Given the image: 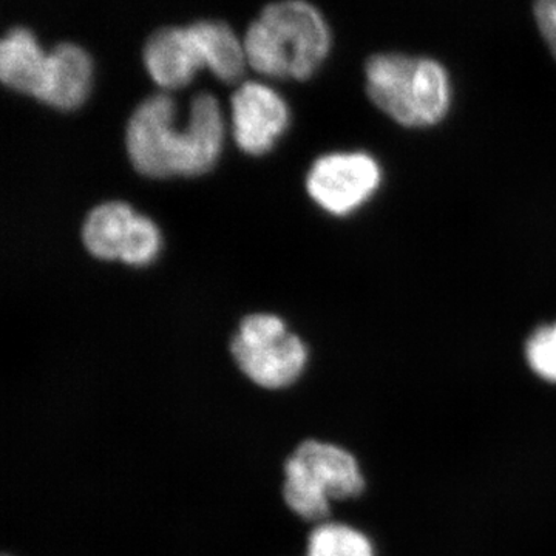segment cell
Masks as SVG:
<instances>
[{"label": "cell", "mask_w": 556, "mask_h": 556, "mask_svg": "<svg viewBox=\"0 0 556 556\" xmlns=\"http://www.w3.org/2000/svg\"><path fill=\"white\" fill-rule=\"evenodd\" d=\"M161 251V232L152 219L138 215L127 239L121 262L130 266H148Z\"/></svg>", "instance_id": "15"}, {"label": "cell", "mask_w": 556, "mask_h": 556, "mask_svg": "<svg viewBox=\"0 0 556 556\" xmlns=\"http://www.w3.org/2000/svg\"><path fill=\"white\" fill-rule=\"evenodd\" d=\"M188 153L182 177L207 174L217 164L225 142V118L217 98L201 93L190 104Z\"/></svg>", "instance_id": "10"}, {"label": "cell", "mask_w": 556, "mask_h": 556, "mask_svg": "<svg viewBox=\"0 0 556 556\" xmlns=\"http://www.w3.org/2000/svg\"><path fill=\"white\" fill-rule=\"evenodd\" d=\"M127 153L139 174L149 178L182 177L188 134L177 129V105L167 94L139 104L126 131Z\"/></svg>", "instance_id": "5"}, {"label": "cell", "mask_w": 556, "mask_h": 556, "mask_svg": "<svg viewBox=\"0 0 556 556\" xmlns=\"http://www.w3.org/2000/svg\"><path fill=\"white\" fill-rule=\"evenodd\" d=\"M0 556H16L14 554H10V552H2V555Z\"/></svg>", "instance_id": "19"}, {"label": "cell", "mask_w": 556, "mask_h": 556, "mask_svg": "<svg viewBox=\"0 0 556 556\" xmlns=\"http://www.w3.org/2000/svg\"><path fill=\"white\" fill-rule=\"evenodd\" d=\"M372 104L399 126H438L452 105V80L441 62L402 53H379L365 65Z\"/></svg>", "instance_id": "2"}, {"label": "cell", "mask_w": 556, "mask_h": 556, "mask_svg": "<svg viewBox=\"0 0 556 556\" xmlns=\"http://www.w3.org/2000/svg\"><path fill=\"white\" fill-rule=\"evenodd\" d=\"M144 64L150 78L166 90L182 89L204 68L189 27L163 28L150 36L144 49Z\"/></svg>", "instance_id": "8"}, {"label": "cell", "mask_w": 556, "mask_h": 556, "mask_svg": "<svg viewBox=\"0 0 556 556\" xmlns=\"http://www.w3.org/2000/svg\"><path fill=\"white\" fill-rule=\"evenodd\" d=\"M199 481H204V479H199ZM206 482H215V481H206ZM219 485H225L226 482H218Z\"/></svg>", "instance_id": "20"}, {"label": "cell", "mask_w": 556, "mask_h": 556, "mask_svg": "<svg viewBox=\"0 0 556 556\" xmlns=\"http://www.w3.org/2000/svg\"><path fill=\"white\" fill-rule=\"evenodd\" d=\"M170 556H177V555H170Z\"/></svg>", "instance_id": "21"}, {"label": "cell", "mask_w": 556, "mask_h": 556, "mask_svg": "<svg viewBox=\"0 0 556 556\" xmlns=\"http://www.w3.org/2000/svg\"><path fill=\"white\" fill-rule=\"evenodd\" d=\"M233 138L244 153L262 156L270 152L289 126V109L276 90L247 83L230 100Z\"/></svg>", "instance_id": "7"}, {"label": "cell", "mask_w": 556, "mask_h": 556, "mask_svg": "<svg viewBox=\"0 0 556 556\" xmlns=\"http://www.w3.org/2000/svg\"><path fill=\"white\" fill-rule=\"evenodd\" d=\"M526 361L536 376L556 383V321L532 332L526 343Z\"/></svg>", "instance_id": "16"}, {"label": "cell", "mask_w": 556, "mask_h": 556, "mask_svg": "<svg viewBox=\"0 0 556 556\" xmlns=\"http://www.w3.org/2000/svg\"><path fill=\"white\" fill-rule=\"evenodd\" d=\"M135 218L134 208L121 201L94 207L84 223V247L93 257L108 262L121 260Z\"/></svg>", "instance_id": "13"}, {"label": "cell", "mask_w": 556, "mask_h": 556, "mask_svg": "<svg viewBox=\"0 0 556 556\" xmlns=\"http://www.w3.org/2000/svg\"><path fill=\"white\" fill-rule=\"evenodd\" d=\"M364 489L356 457L334 442L302 439L281 467V500L306 525L328 521L334 501L354 500Z\"/></svg>", "instance_id": "3"}, {"label": "cell", "mask_w": 556, "mask_h": 556, "mask_svg": "<svg viewBox=\"0 0 556 556\" xmlns=\"http://www.w3.org/2000/svg\"><path fill=\"white\" fill-rule=\"evenodd\" d=\"M93 62L89 53L75 43H61L50 51L38 100L62 112L76 110L89 98Z\"/></svg>", "instance_id": "9"}, {"label": "cell", "mask_w": 556, "mask_h": 556, "mask_svg": "<svg viewBox=\"0 0 556 556\" xmlns=\"http://www.w3.org/2000/svg\"><path fill=\"white\" fill-rule=\"evenodd\" d=\"M230 354L241 375L252 386L269 393L295 386L309 361L303 340L273 314L243 318L230 342Z\"/></svg>", "instance_id": "4"}, {"label": "cell", "mask_w": 556, "mask_h": 556, "mask_svg": "<svg viewBox=\"0 0 556 556\" xmlns=\"http://www.w3.org/2000/svg\"><path fill=\"white\" fill-rule=\"evenodd\" d=\"M533 16L536 27L556 60V0H535Z\"/></svg>", "instance_id": "17"}, {"label": "cell", "mask_w": 556, "mask_h": 556, "mask_svg": "<svg viewBox=\"0 0 556 556\" xmlns=\"http://www.w3.org/2000/svg\"><path fill=\"white\" fill-rule=\"evenodd\" d=\"M199 47L204 68L211 70L223 83H236L248 64L244 43L223 22L204 21L190 25Z\"/></svg>", "instance_id": "12"}, {"label": "cell", "mask_w": 556, "mask_h": 556, "mask_svg": "<svg viewBox=\"0 0 556 556\" xmlns=\"http://www.w3.org/2000/svg\"><path fill=\"white\" fill-rule=\"evenodd\" d=\"M382 185V167L367 152H338L320 156L311 166L306 189L318 207L334 217H348L364 207Z\"/></svg>", "instance_id": "6"}, {"label": "cell", "mask_w": 556, "mask_h": 556, "mask_svg": "<svg viewBox=\"0 0 556 556\" xmlns=\"http://www.w3.org/2000/svg\"><path fill=\"white\" fill-rule=\"evenodd\" d=\"M303 556H376L371 541L361 530L338 521L316 525L306 535Z\"/></svg>", "instance_id": "14"}, {"label": "cell", "mask_w": 556, "mask_h": 556, "mask_svg": "<svg viewBox=\"0 0 556 556\" xmlns=\"http://www.w3.org/2000/svg\"><path fill=\"white\" fill-rule=\"evenodd\" d=\"M49 54L27 28H13L0 43V78L7 87L38 100Z\"/></svg>", "instance_id": "11"}, {"label": "cell", "mask_w": 556, "mask_h": 556, "mask_svg": "<svg viewBox=\"0 0 556 556\" xmlns=\"http://www.w3.org/2000/svg\"><path fill=\"white\" fill-rule=\"evenodd\" d=\"M243 43L248 64L260 75L305 80L327 60L332 36L316 7L281 0L263 10Z\"/></svg>", "instance_id": "1"}, {"label": "cell", "mask_w": 556, "mask_h": 556, "mask_svg": "<svg viewBox=\"0 0 556 556\" xmlns=\"http://www.w3.org/2000/svg\"><path fill=\"white\" fill-rule=\"evenodd\" d=\"M174 543H178V541H174ZM181 544H186V543H181ZM186 546H189V544H186ZM190 546H197V544H190ZM204 547H214V546H204Z\"/></svg>", "instance_id": "18"}]
</instances>
